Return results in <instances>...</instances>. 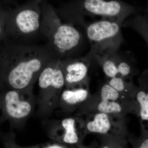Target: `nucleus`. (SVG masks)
<instances>
[{
    "label": "nucleus",
    "mask_w": 148,
    "mask_h": 148,
    "mask_svg": "<svg viewBox=\"0 0 148 148\" xmlns=\"http://www.w3.org/2000/svg\"><path fill=\"white\" fill-rule=\"evenodd\" d=\"M137 100L140 107V116L143 120H148V94L143 91L138 92Z\"/></svg>",
    "instance_id": "nucleus-13"
},
{
    "label": "nucleus",
    "mask_w": 148,
    "mask_h": 148,
    "mask_svg": "<svg viewBox=\"0 0 148 148\" xmlns=\"http://www.w3.org/2000/svg\"><path fill=\"white\" fill-rule=\"evenodd\" d=\"M109 85L118 92H121L124 90V82L121 78L116 77L112 78L109 82Z\"/></svg>",
    "instance_id": "nucleus-17"
},
{
    "label": "nucleus",
    "mask_w": 148,
    "mask_h": 148,
    "mask_svg": "<svg viewBox=\"0 0 148 148\" xmlns=\"http://www.w3.org/2000/svg\"><path fill=\"white\" fill-rule=\"evenodd\" d=\"M103 70L107 76L113 78L116 76L119 73L117 67L113 60L108 59L103 63Z\"/></svg>",
    "instance_id": "nucleus-16"
},
{
    "label": "nucleus",
    "mask_w": 148,
    "mask_h": 148,
    "mask_svg": "<svg viewBox=\"0 0 148 148\" xmlns=\"http://www.w3.org/2000/svg\"><path fill=\"white\" fill-rule=\"evenodd\" d=\"M103 148H109V147H108V146H104V147H103Z\"/></svg>",
    "instance_id": "nucleus-25"
},
{
    "label": "nucleus",
    "mask_w": 148,
    "mask_h": 148,
    "mask_svg": "<svg viewBox=\"0 0 148 148\" xmlns=\"http://www.w3.org/2000/svg\"><path fill=\"white\" fill-rule=\"evenodd\" d=\"M121 24L107 19L90 24L86 34L92 52L99 55H107L116 51L122 41Z\"/></svg>",
    "instance_id": "nucleus-7"
},
{
    "label": "nucleus",
    "mask_w": 148,
    "mask_h": 148,
    "mask_svg": "<svg viewBox=\"0 0 148 148\" xmlns=\"http://www.w3.org/2000/svg\"><path fill=\"white\" fill-rule=\"evenodd\" d=\"M60 123L61 129L64 132L58 142L69 145L77 144L79 138L76 130L75 119L72 118H66L62 120Z\"/></svg>",
    "instance_id": "nucleus-10"
},
{
    "label": "nucleus",
    "mask_w": 148,
    "mask_h": 148,
    "mask_svg": "<svg viewBox=\"0 0 148 148\" xmlns=\"http://www.w3.org/2000/svg\"><path fill=\"white\" fill-rule=\"evenodd\" d=\"M87 128L90 132L106 134L111 128V122L108 116L103 112L97 114L93 120L88 123Z\"/></svg>",
    "instance_id": "nucleus-11"
},
{
    "label": "nucleus",
    "mask_w": 148,
    "mask_h": 148,
    "mask_svg": "<svg viewBox=\"0 0 148 148\" xmlns=\"http://www.w3.org/2000/svg\"><path fill=\"white\" fill-rule=\"evenodd\" d=\"M37 81L39 92L37 96V115L42 119H47L56 108L65 85L60 59L55 58L51 61L43 69Z\"/></svg>",
    "instance_id": "nucleus-4"
},
{
    "label": "nucleus",
    "mask_w": 148,
    "mask_h": 148,
    "mask_svg": "<svg viewBox=\"0 0 148 148\" xmlns=\"http://www.w3.org/2000/svg\"><path fill=\"white\" fill-rule=\"evenodd\" d=\"M1 47L2 78L8 89L23 90L34 87L43 69L57 58L47 42L40 45L5 39Z\"/></svg>",
    "instance_id": "nucleus-1"
},
{
    "label": "nucleus",
    "mask_w": 148,
    "mask_h": 148,
    "mask_svg": "<svg viewBox=\"0 0 148 148\" xmlns=\"http://www.w3.org/2000/svg\"><path fill=\"white\" fill-rule=\"evenodd\" d=\"M41 18L40 4L35 0H27L13 9H8L6 39L21 43H36L43 39L41 34Z\"/></svg>",
    "instance_id": "nucleus-3"
},
{
    "label": "nucleus",
    "mask_w": 148,
    "mask_h": 148,
    "mask_svg": "<svg viewBox=\"0 0 148 148\" xmlns=\"http://www.w3.org/2000/svg\"><path fill=\"white\" fill-rule=\"evenodd\" d=\"M5 121V118L1 115V116H0V125ZM0 135H1V132H0Z\"/></svg>",
    "instance_id": "nucleus-23"
},
{
    "label": "nucleus",
    "mask_w": 148,
    "mask_h": 148,
    "mask_svg": "<svg viewBox=\"0 0 148 148\" xmlns=\"http://www.w3.org/2000/svg\"><path fill=\"white\" fill-rule=\"evenodd\" d=\"M34 87L23 90L6 88L0 100L2 115L8 120L12 129L24 127L37 106Z\"/></svg>",
    "instance_id": "nucleus-6"
},
{
    "label": "nucleus",
    "mask_w": 148,
    "mask_h": 148,
    "mask_svg": "<svg viewBox=\"0 0 148 148\" xmlns=\"http://www.w3.org/2000/svg\"><path fill=\"white\" fill-rule=\"evenodd\" d=\"M1 66H2V53L1 43H0V100L4 92L5 91L6 88L1 77Z\"/></svg>",
    "instance_id": "nucleus-19"
},
{
    "label": "nucleus",
    "mask_w": 148,
    "mask_h": 148,
    "mask_svg": "<svg viewBox=\"0 0 148 148\" xmlns=\"http://www.w3.org/2000/svg\"><path fill=\"white\" fill-rule=\"evenodd\" d=\"M41 147L45 148H63L65 146L57 143H45L40 145Z\"/></svg>",
    "instance_id": "nucleus-20"
},
{
    "label": "nucleus",
    "mask_w": 148,
    "mask_h": 148,
    "mask_svg": "<svg viewBox=\"0 0 148 148\" xmlns=\"http://www.w3.org/2000/svg\"><path fill=\"white\" fill-rule=\"evenodd\" d=\"M101 97L102 101H115L119 97V93L110 85L105 84L101 89Z\"/></svg>",
    "instance_id": "nucleus-14"
},
{
    "label": "nucleus",
    "mask_w": 148,
    "mask_h": 148,
    "mask_svg": "<svg viewBox=\"0 0 148 148\" xmlns=\"http://www.w3.org/2000/svg\"><path fill=\"white\" fill-rule=\"evenodd\" d=\"M117 67L118 73H119L123 76H126L129 75L131 71L130 66L125 62H121Z\"/></svg>",
    "instance_id": "nucleus-18"
},
{
    "label": "nucleus",
    "mask_w": 148,
    "mask_h": 148,
    "mask_svg": "<svg viewBox=\"0 0 148 148\" xmlns=\"http://www.w3.org/2000/svg\"><path fill=\"white\" fill-rule=\"evenodd\" d=\"M5 4L0 1V43L6 39V14L7 9Z\"/></svg>",
    "instance_id": "nucleus-15"
},
{
    "label": "nucleus",
    "mask_w": 148,
    "mask_h": 148,
    "mask_svg": "<svg viewBox=\"0 0 148 148\" xmlns=\"http://www.w3.org/2000/svg\"><path fill=\"white\" fill-rule=\"evenodd\" d=\"M140 148H148V140L146 139L143 142L140 147Z\"/></svg>",
    "instance_id": "nucleus-22"
},
{
    "label": "nucleus",
    "mask_w": 148,
    "mask_h": 148,
    "mask_svg": "<svg viewBox=\"0 0 148 148\" xmlns=\"http://www.w3.org/2000/svg\"><path fill=\"white\" fill-rule=\"evenodd\" d=\"M42 11L41 34L56 58L72 57L82 42L81 34L70 23H63L55 9L48 1L40 3Z\"/></svg>",
    "instance_id": "nucleus-2"
},
{
    "label": "nucleus",
    "mask_w": 148,
    "mask_h": 148,
    "mask_svg": "<svg viewBox=\"0 0 148 148\" xmlns=\"http://www.w3.org/2000/svg\"><path fill=\"white\" fill-rule=\"evenodd\" d=\"M64 73L65 85L70 87L84 79L87 75L88 67L82 61L69 57L60 59Z\"/></svg>",
    "instance_id": "nucleus-8"
},
{
    "label": "nucleus",
    "mask_w": 148,
    "mask_h": 148,
    "mask_svg": "<svg viewBox=\"0 0 148 148\" xmlns=\"http://www.w3.org/2000/svg\"><path fill=\"white\" fill-rule=\"evenodd\" d=\"M35 1H36L40 3L44 1H48L49 0H35Z\"/></svg>",
    "instance_id": "nucleus-24"
},
{
    "label": "nucleus",
    "mask_w": 148,
    "mask_h": 148,
    "mask_svg": "<svg viewBox=\"0 0 148 148\" xmlns=\"http://www.w3.org/2000/svg\"><path fill=\"white\" fill-rule=\"evenodd\" d=\"M56 10L62 18L84 11L121 24L125 18L135 12L136 8L120 0H71Z\"/></svg>",
    "instance_id": "nucleus-5"
},
{
    "label": "nucleus",
    "mask_w": 148,
    "mask_h": 148,
    "mask_svg": "<svg viewBox=\"0 0 148 148\" xmlns=\"http://www.w3.org/2000/svg\"><path fill=\"white\" fill-rule=\"evenodd\" d=\"M6 5H11L16 6L18 4V2L21 0H0Z\"/></svg>",
    "instance_id": "nucleus-21"
},
{
    "label": "nucleus",
    "mask_w": 148,
    "mask_h": 148,
    "mask_svg": "<svg viewBox=\"0 0 148 148\" xmlns=\"http://www.w3.org/2000/svg\"><path fill=\"white\" fill-rule=\"evenodd\" d=\"M88 95V92L85 89L64 90L60 93L56 107L59 106L63 109L69 108L84 101L87 98Z\"/></svg>",
    "instance_id": "nucleus-9"
},
{
    "label": "nucleus",
    "mask_w": 148,
    "mask_h": 148,
    "mask_svg": "<svg viewBox=\"0 0 148 148\" xmlns=\"http://www.w3.org/2000/svg\"><path fill=\"white\" fill-rule=\"evenodd\" d=\"M98 109L100 112L109 114L119 113L121 111V106L114 101H102L98 105Z\"/></svg>",
    "instance_id": "nucleus-12"
}]
</instances>
